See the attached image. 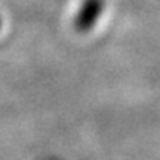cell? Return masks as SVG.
I'll return each mask as SVG.
<instances>
[{
	"mask_svg": "<svg viewBox=\"0 0 160 160\" xmlns=\"http://www.w3.org/2000/svg\"><path fill=\"white\" fill-rule=\"evenodd\" d=\"M104 9V0H83L80 6L77 17L74 19V25L77 31H89L97 24Z\"/></svg>",
	"mask_w": 160,
	"mask_h": 160,
	"instance_id": "1",
	"label": "cell"
},
{
	"mask_svg": "<svg viewBox=\"0 0 160 160\" xmlns=\"http://www.w3.org/2000/svg\"><path fill=\"white\" fill-rule=\"evenodd\" d=\"M0 27H2V19H0Z\"/></svg>",
	"mask_w": 160,
	"mask_h": 160,
	"instance_id": "2",
	"label": "cell"
}]
</instances>
